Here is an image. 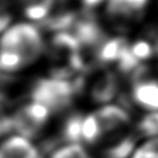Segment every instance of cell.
<instances>
[{"label": "cell", "mask_w": 158, "mask_h": 158, "mask_svg": "<svg viewBox=\"0 0 158 158\" xmlns=\"http://www.w3.org/2000/svg\"><path fill=\"white\" fill-rule=\"evenodd\" d=\"M126 101L146 112L158 111V63H143L130 75Z\"/></svg>", "instance_id": "cell-6"}, {"label": "cell", "mask_w": 158, "mask_h": 158, "mask_svg": "<svg viewBox=\"0 0 158 158\" xmlns=\"http://www.w3.org/2000/svg\"><path fill=\"white\" fill-rule=\"evenodd\" d=\"M0 158H42V156L31 139L16 135L0 144Z\"/></svg>", "instance_id": "cell-9"}, {"label": "cell", "mask_w": 158, "mask_h": 158, "mask_svg": "<svg viewBox=\"0 0 158 158\" xmlns=\"http://www.w3.org/2000/svg\"><path fill=\"white\" fill-rule=\"evenodd\" d=\"M49 158H93L83 144H63L54 149Z\"/></svg>", "instance_id": "cell-13"}, {"label": "cell", "mask_w": 158, "mask_h": 158, "mask_svg": "<svg viewBox=\"0 0 158 158\" xmlns=\"http://www.w3.org/2000/svg\"><path fill=\"white\" fill-rule=\"evenodd\" d=\"M51 77L73 80L84 70L79 44L69 31L53 33L47 48Z\"/></svg>", "instance_id": "cell-4"}, {"label": "cell", "mask_w": 158, "mask_h": 158, "mask_svg": "<svg viewBox=\"0 0 158 158\" xmlns=\"http://www.w3.org/2000/svg\"><path fill=\"white\" fill-rule=\"evenodd\" d=\"M77 95L93 104L106 105L120 95V74L109 65H94L73 79Z\"/></svg>", "instance_id": "cell-3"}, {"label": "cell", "mask_w": 158, "mask_h": 158, "mask_svg": "<svg viewBox=\"0 0 158 158\" xmlns=\"http://www.w3.org/2000/svg\"><path fill=\"white\" fill-rule=\"evenodd\" d=\"M77 96L73 80L51 75L38 79L30 93V99L46 106L52 115L69 112Z\"/></svg>", "instance_id": "cell-5"}, {"label": "cell", "mask_w": 158, "mask_h": 158, "mask_svg": "<svg viewBox=\"0 0 158 158\" xmlns=\"http://www.w3.org/2000/svg\"><path fill=\"white\" fill-rule=\"evenodd\" d=\"M51 115L46 106L30 100L14 112V131L28 139L35 138L47 126Z\"/></svg>", "instance_id": "cell-8"}, {"label": "cell", "mask_w": 158, "mask_h": 158, "mask_svg": "<svg viewBox=\"0 0 158 158\" xmlns=\"http://www.w3.org/2000/svg\"><path fill=\"white\" fill-rule=\"evenodd\" d=\"M135 130L139 138L158 137V111L144 112L135 123Z\"/></svg>", "instance_id": "cell-11"}, {"label": "cell", "mask_w": 158, "mask_h": 158, "mask_svg": "<svg viewBox=\"0 0 158 158\" xmlns=\"http://www.w3.org/2000/svg\"><path fill=\"white\" fill-rule=\"evenodd\" d=\"M11 21V11L7 0H0V32L6 28Z\"/></svg>", "instance_id": "cell-16"}, {"label": "cell", "mask_w": 158, "mask_h": 158, "mask_svg": "<svg viewBox=\"0 0 158 158\" xmlns=\"http://www.w3.org/2000/svg\"><path fill=\"white\" fill-rule=\"evenodd\" d=\"M80 5L83 9H86V10H93L98 6H100L101 4L106 2V0H79Z\"/></svg>", "instance_id": "cell-17"}, {"label": "cell", "mask_w": 158, "mask_h": 158, "mask_svg": "<svg viewBox=\"0 0 158 158\" xmlns=\"http://www.w3.org/2000/svg\"><path fill=\"white\" fill-rule=\"evenodd\" d=\"M139 137L127 107L121 104L101 105L84 115L81 144L100 158H130Z\"/></svg>", "instance_id": "cell-1"}, {"label": "cell", "mask_w": 158, "mask_h": 158, "mask_svg": "<svg viewBox=\"0 0 158 158\" xmlns=\"http://www.w3.org/2000/svg\"><path fill=\"white\" fill-rule=\"evenodd\" d=\"M130 158H158V137L146 139L135 149Z\"/></svg>", "instance_id": "cell-14"}, {"label": "cell", "mask_w": 158, "mask_h": 158, "mask_svg": "<svg viewBox=\"0 0 158 158\" xmlns=\"http://www.w3.org/2000/svg\"><path fill=\"white\" fill-rule=\"evenodd\" d=\"M23 15L36 22H43L53 9L56 0H17Z\"/></svg>", "instance_id": "cell-10"}, {"label": "cell", "mask_w": 158, "mask_h": 158, "mask_svg": "<svg viewBox=\"0 0 158 158\" xmlns=\"http://www.w3.org/2000/svg\"><path fill=\"white\" fill-rule=\"evenodd\" d=\"M14 130V112L9 98L0 93V136Z\"/></svg>", "instance_id": "cell-12"}, {"label": "cell", "mask_w": 158, "mask_h": 158, "mask_svg": "<svg viewBox=\"0 0 158 158\" xmlns=\"http://www.w3.org/2000/svg\"><path fill=\"white\" fill-rule=\"evenodd\" d=\"M43 51L44 42L35 25L15 23L0 37V72H20L35 63Z\"/></svg>", "instance_id": "cell-2"}, {"label": "cell", "mask_w": 158, "mask_h": 158, "mask_svg": "<svg viewBox=\"0 0 158 158\" xmlns=\"http://www.w3.org/2000/svg\"><path fill=\"white\" fill-rule=\"evenodd\" d=\"M141 35L151 44L154 57H158V21H154V22H151L143 26Z\"/></svg>", "instance_id": "cell-15"}, {"label": "cell", "mask_w": 158, "mask_h": 158, "mask_svg": "<svg viewBox=\"0 0 158 158\" xmlns=\"http://www.w3.org/2000/svg\"><path fill=\"white\" fill-rule=\"evenodd\" d=\"M149 0H106L105 17L117 32L128 31L146 15Z\"/></svg>", "instance_id": "cell-7"}]
</instances>
